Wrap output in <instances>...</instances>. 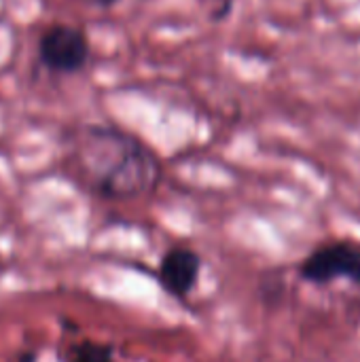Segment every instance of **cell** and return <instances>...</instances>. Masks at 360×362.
I'll use <instances>...</instances> for the list:
<instances>
[{
    "label": "cell",
    "mask_w": 360,
    "mask_h": 362,
    "mask_svg": "<svg viewBox=\"0 0 360 362\" xmlns=\"http://www.w3.org/2000/svg\"><path fill=\"white\" fill-rule=\"evenodd\" d=\"M79 182L95 197L132 202L157 191L161 163L136 136L112 125H87L72 151Z\"/></svg>",
    "instance_id": "1"
},
{
    "label": "cell",
    "mask_w": 360,
    "mask_h": 362,
    "mask_svg": "<svg viewBox=\"0 0 360 362\" xmlns=\"http://www.w3.org/2000/svg\"><path fill=\"white\" fill-rule=\"evenodd\" d=\"M297 274L312 286H331L344 280L360 288V244L348 240L325 242L303 257Z\"/></svg>",
    "instance_id": "2"
},
{
    "label": "cell",
    "mask_w": 360,
    "mask_h": 362,
    "mask_svg": "<svg viewBox=\"0 0 360 362\" xmlns=\"http://www.w3.org/2000/svg\"><path fill=\"white\" fill-rule=\"evenodd\" d=\"M42 68L55 74H76L89 62L87 34L70 23H53L38 36L36 45Z\"/></svg>",
    "instance_id": "3"
},
{
    "label": "cell",
    "mask_w": 360,
    "mask_h": 362,
    "mask_svg": "<svg viewBox=\"0 0 360 362\" xmlns=\"http://www.w3.org/2000/svg\"><path fill=\"white\" fill-rule=\"evenodd\" d=\"M202 267L199 252L189 246H170L159 259L155 278L168 297L185 303L199 282Z\"/></svg>",
    "instance_id": "4"
},
{
    "label": "cell",
    "mask_w": 360,
    "mask_h": 362,
    "mask_svg": "<svg viewBox=\"0 0 360 362\" xmlns=\"http://www.w3.org/2000/svg\"><path fill=\"white\" fill-rule=\"evenodd\" d=\"M59 362H117V358L112 346L93 339H81L76 344H70L59 354Z\"/></svg>",
    "instance_id": "5"
},
{
    "label": "cell",
    "mask_w": 360,
    "mask_h": 362,
    "mask_svg": "<svg viewBox=\"0 0 360 362\" xmlns=\"http://www.w3.org/2000/svg\"><path fill=\"white\" fill-rule=\"evenodd\" d=\"M36 352L34 350H25V352H21L19 356H17V362H36Z\"/></svg>",
    "instance_id": "6"
},
{
    "label": "cell",
    "mask_w": 360,
    "mask_h": 362,
    "mask_svg": "<svg viewBox=\"0 0 360 362\" xmlns=\"http://www.w3.org/2000/svg\"><path fill=\"white\" fill-rule=\"evenodd\" d=\"M89 2L95 4V6H100V8H110V6L119 4L121 0H89Z\"/></svg>",
    "instance_id": "7"
}]
</instances>
